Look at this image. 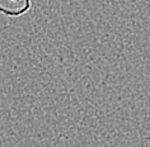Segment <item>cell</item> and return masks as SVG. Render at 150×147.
Here are the masks:
<instances>
[{
	"label": "cell",
	"mask_w": 150,
	"mask_h": 147,
	"mask_svg": "<svg viewBox=\"0 0 150 147\" xmlns=\"http://www.w3.org/2000/svg\"><path fill=\"white\" fill-rule=\"evenodd\" d=\"M32 8V0H0V14L18 18L28 13Z\"/></svg>",
	"instance_id": "cell-1"
}]
</instances>
